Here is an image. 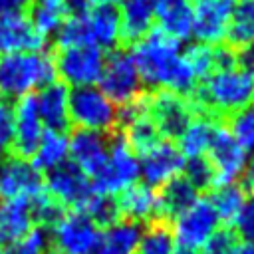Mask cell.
<instances>
[{
  "label": "cell",
  "instance_id": "39",
  "mask_svg": "<svg viewBox=\"0 0 254 254\" xmlns=\"http://www.w3.org/2000/svg\"><path fill=\"white\" fill-rule=\"evenodd\" d=\"M238 242V236L234 234L232 228L228 226H218L200 246L198 254H230V250L234 248V244Z\"/></svg>",
  "mask_w": 254,
  "mask_h": 254
},
{
  "label": "cell",
  "instance_id": "45",
  "mask_svg": "<svg viewBox=\"0 0 254 254\" xmlns=\"http://www.w3.org/2000/svg\"><path fill=\"white\" fill-rule=\"evenodd\" d=\"M173 254H198V248H189V246H181V244H175V250Z\"/></svg>",
  "mask_w": 254,
  "mask_h": 254
},
{
  "label": "cell",
  "instance_id": "16",
  "mask_svg": "<svg viewBox=\"0 0 254 254\" xmlns=\"http://www.w3.org/2000/svg\"><path fill=\"white\" fill-rule=\"evenodd\" d=\"M109 141L111 137L107 133L75 129L71 137H67V157L79 171L93 179L107 161Z\"/></svg>",
  "mask_w": 254,
  "mask_h": 254
},
{
  "label": "cell",
  "instance_id": "20",
  "mask_svg": "<svg viewBox=\"0 0 254 254\" xmlns=\"http://www.w3.org/2000/svg\"><path fill=\"white\" fill-rule=\"evenodd\" d=\"M117 214L123 220L153 222L157 220V190L145 183H133L113 196Z\"/></svg>",
  "mask_w": 254,
  "mask_h": 254
},
{
  "label": "cell",
  "instance_id": "1",
  "mask_svg": "<svg viewBox=\"0 0 254 254\" xmlns=\"http://www.w3.org/2000/svg\"><path fill=\"white\" fill-rule=\"evenodd\" d=\"M143 87L157 91L169 89L189 97L198 79L181 54V42L173 40L159 28H151L131 50Z\"/></svg>",
  "mask_w": 254,
  "mask_h": 254
},
{
  "label": "cell",
  "instance_id": "14",
  "mask_svg": "<svg viewBox=\"0 0 254 254\" xmlns=\"http://www.w3.org/2000/svg\"><path fill=\"white\" fill-rule=\"evenodd\" d=\"M185 161L187 159L183 157L179 147L173 141L163 139L159 145L139 157V177L145 185L159 189L167 181L183 175Z\"/></svg>",
  "mask_w": 254,
  "mask_h": 254
},
{
  "label": "cell",
  "instance_id": "18",
  "mask_svg": "<svg viewBox=\"0 0 254 254\" xmlns=\"http://www.w3.org/2000/svg\"><path fill=\"white\" fill-rule=\"evenodd\" d=\"M48 40L40 36L24 12L0 14V56L16 52H44Z\"/></svg>",
  "mask_w": 254,
  "mask_h": 254
},
{
  "label": "cell",
  "instance_id": "28",
  "mask_svg": "<svg viewBox=\"0 0 254 254\" xmlns=\"http://www.w3.org/2000/svg\"><path fill=\"white\" fill-rule=\"evenodd\" d=\"M24 14L28 16L32 28L48 40L65 20L67 4L65 0H30L24 8Z\"/></svg>",
  "mask_w": 254,
  "mask_h": 254
},
{
  "label": "cell",
  "instance_id": "6",
  "mask_svg": "<svg viewBox=\"0 0 254 254\" xmlns=\"http://www.w3.org/2000/svg\"><path fill=\"white\" fill-rule=\"evenodd\" d=\"M137 181H139V157L121 135L111 137L107 161L101 167V171L91 179L93 190L103 196H115Z\"/></svg>",
  "mask_w": 254,
  "mask_h": 254
},
{
  "label": "cell",
  "instance_id": "34",
  "mask_svg": "<svg viewBox=\"0 0 254 254\" xmlns=\"http://www.w3.org/2000/svg\"><path fill=\"white\" fill-rule=\"evenodd\" d=\"M228 131L246 153L254 155V105L228 115Z\"/></svg>",
  "mask_w": 254,
  "mask_h": 254
},
{
  "label": "cell",
  "instance_id": "21",
  "mask_svg": "<svg viewBox=\"0 0 254 254\" xmlns=\"http://www.w3.org/2000/svg\"><path fill=\"white\" fill-rule=\"evenodd\" d=\"M67 95L69 89L64 81H52L40 89L36 95L38 113L46 129L67 131L69 129V111H67Z\"/></svg>",
  "mask_w": 254,
  "mask_h": 254
},
{
  "label": "cell",
  "instance_id": "44",
  "mask_svg": "<svg viewBox=\"0 0 254 254\" xmlns=\"http://www.w3.org/2000/svg\"><path fill=\"white\" fill-rule=\"evenodd\" d=\"M230 254H254V242L238 240V242L234 244V248L230 250Z\"/></svg>",
  "mask_w": 254,
  "mask_h": 254
},
{
  "label": "cell",
  "instance_id": "29",
  "mask_svg": "<svg viewBox=\"0 0 254 254\" xmlns=\"http://www.w3.org/2000/svg\"><path fill=\"white\" fill-rule=\"evenodd\" d=\"M224 40L236 54L254 42V0H234Z\"/></svg>",
  "mask_w": 254,
  "mask_h": 254
},
{
  "label": "cell",
  "instance_id": "36",
  "mask_svg": "<svg viewBox=\"0 0 254 254\" xmlns=\"http://www.w3.org/2000/svg\"><path fill=\"white\" fill-rule=\"evenodd\" d=\"M183 177L198 192L200 190H210L212 187H216V177H214V171H212L210 163L206 161V157L187 159L185 161V169H183Z\"/></svg>",
  "mask_w": 254,
  "mask_h": 254
},
{
  "label": "cell",
  "instance_id": "17",
  "mask_svg": "<svg viewBox=\"0 0 254 254\" xmlns=\"http://www.w3.org/2000/svg\"><path fill=\"white\" fill-rule=\"evenodd\" d=\"M44 189V175L34 169L30 161L18 159L14 155H4L0 163V202L18 198V196H34Z\"/></svg>",
  "mask_w": 254,
  "mask_h": 254
},
{
  "label": "cell",
  "instance_id": "30",
  "mask_svg": "<svg viewBox=\"0 0 254 254\" xmlns=\"http://www.w3.org/2000/svg\"><path fill=\"white\" fill-rule=\"evenodd\" d=\"M64 161H67V135L64 131L44 129L38 149L30 163L40 173H48L54 167L62 165Z\"/></svg>",
  "mask_w": 254,
  "mask_h": 254
},
{
  "label": "cell",
  "instance_id": "12",
  "mask_svg": "<svg viewBox=\"0 0 254 254\" xmlns=\"http://www.w3.org/2000/svg\"><path fill=\"white\" fill-rule=\"evenodd\" d=\"M44 189L65 208L79 210L93 194L91 179L79 171L71 161H64L44 175Z\"/></svg>",
  "mask_w": 254,
  "mask_h": 254
},
{
  "label": "cell",
  "instance_id": "11",
  "mask_svg": "<svg viewBox=\"0 0 254 254\" xmlns=\"http://www.w3.org/2000/svg\"><path fill=\"white\" fill-rule=\"evenodd\" d=\"M12 111H14V133L8 155H14L24 161H32L44 133V123L38 113L36 95L34 93L20 95Z\"/></svg>",
  "mask_w": 254,
  "mask_h": 254
},
{
  "label": "cell",
  "instance_id": "32",
  "mask_svg": "<svg viewBox=\"0 0 254 254\" xmlns=\"http://www.w3.org/2000/svg\"><path fill=\"white\" fill-rule=\"evenodd\" d=\"M175 244L177 242L169 224L163 220H153L143 226L137 254H173Z\"/></svg>",
  "mask_w": 254,
  "mask_h": 254
},
{
  "label": "cell",
  "instance_id": "40",
  "mask_svg": "<svg viewBox=\"0 0 254 254\" xmlns=\"http://www.w3.org/2000/svg\"><path fill=\"white\" fill-rule=\"evenodd\" d=\"M234 234L240 236V240L254 242V198H246L242 210L234 218Z\"/></svg>",
  "mask_w": 254,
  "mask_h": 254
},
{
  "label": "cell",
  "instance_id": "10",
  "mask_svg": "<svg viewBox=\"0 0 254 254\" xmlns=\"http://www.w3.org/2000/svg\"><path fill=\"white\" fill-rule=\"evenodd\" d=\"M204 157L214 171L216 185L236 183L248 163V153L240 147V143L232 137L228 127L222 125L220 121L214 127V133Z\"/></svg>",
  "mask_w": 254,
  "mask_h": 254
},
{
  "label": "cell",
  "instance_id": "41",
  "mask_svg": "<svg viewBox=\"0 0 254 254\" xmlns=\"http://www.w3.org/2000/svg\"><path fill=\"white\" fill-rule=\"evenodd\" d=\"M14 133V111L12 105L0 99V157L8 155Z\"/></svg>",
  "mask_w": 254,
  "mask_h": 254
},
{
  "label": "cell",
  "instance_id": "19",
  "mask_svg": "<svg viewBox=\"0 0 254 254\" xmlns=\"http://www.w3.org/2000/svg\"><path fill=\"white\" fill-rule=\"evenodd\" d=\"M119 4V46L127 48L153 28L155 0H121Z\"/></svg>",
  "mask_w": 254,
  "mask_h": 254
},
{
  "label": "cell",
  "instance_id": "42",
  "mask_svg": "<svg viewBox=\"0 0 254 254\" xmlns=\"http://www.w3.org/2000/svg\"><path fill=\"white\" fill-rule=\"evenodd\" d=\"M238 179H240L238 185L244 189V192L254 194V159H248V163H246V167H244V171Z\"/></svg>",
  "mask_w": 254,
  "mask_h": 254
},
{
  "label": "cell",
  "instance_id": "5",
  "mask_svg": "<svg viewBox=\"0 0 254 254\" xmlns=\"http://www.w3.org/2000/svg\"><path fill=\"white\" fill-rule=\"evenodd\" d=\"M97 85L117 107H125L133 103L145 91L133 56L127 48L119 46L109 50Z\"/></svg>",
  "mask_w": 254,
  "mask_h": 254
},
{
  "label": "cell",
  "instance_id": "9",
  "mask_svg": "<svg viewBox=\"0 0 254 254\" xmlns=\"http://www.w3.org/2000/svg\"><path fill=\"white\" fill-rule=\"evenodd\" d=\"M145 111L157 125L161 137L167 141L177 139L183 133V129L189 125V121L194 117L189 97L179 95L169 89L147 91Z\"/></svg>",
  "mask_w": 254,
  "mask_h": 254
},
{
  "label": "cell",
  "instance_id": "22",
  "mask_svg": "<svg viewBox=\"0 0 254 254\" xmlns=\"http://www.w3.org/2000/svg\"><path fill=\"white\" fill-rule=\"evenodd\" d=\"M198 198V190L183 177H175L159 187L157 190V220L173 222Z\"/></svg>",
  "mask_w": 254,
  "mask_h": 254
},
{
  "label": "cell",
  "instance_id": "43",
  "mask_svg": "<svg viewBox=\"0 0 254 254\" xmlns=\"http://www.w3.org/2000/svg\"><path fill=\"white\" fill-rule=\"evenodd\" d=\"M238 64H240L246 71H250V73L254 75V42L248 44L246 48H242V50L238 52Z\"/></svg>",
  "mask_w": 254,
  "mask_h": 254
},
{
  "label": "cell",
  "instance_id": "2",
  "mask_svg": "<svg viewBox=\"0 0 254 254\" xmlns=\"http://www.w3.org/2000/svg\"><path fill=\"white\" fill-rule=\"evenodd\" d=\"M194 115L228 117L254 101V75L240 64L214 69L200 79L189 95Z\"/></svg>",
  "mask_w": 254,
  "mask_h": 254
},
{
  "label": "cell",
  "instance_id": "8",
  "mask_svg": "<svg viewBox=\"0 0 254 254\" xmlns=\"http://www.w3.org/2000/svg\"><path fill=\"white\" fill-rule=\"evenodd\" d=\"M99 226L79 210H67L50 228V250L58 254H93Z\"/></svg>",
  "mask_w": 254,
  "mask_h": 254
},
{
  "label": "cell",
  "instance_id": "13",
  "mask_svg": "<svg viewBox=\"0 0 254 254\" xmlns=\"http://www.w3.org/2000/svg\"><path fill=\"white\" fill-rule=\"evenodd\" d=\"M220 220L210 206L208 198H196L185 212H181L173 220V236L175 242L189 248H200L204 240L218 228Z\"/></svg>",
  "mask_w": 254,
  "mask_h": 254
},
{
  "label": "cell",
  "instance_id": "27",
  "mask_svg": "<svg viewBox=\"0 0 254 254\" xmlns=\"http://www.w3.org/2000/svg\"><path fill=\"white\" fill-rule=\"evenodd\" d=\"M216 123H218V119L206 117V115H194L189 121V125L183 129V133L177 137V143H175L185 159H194V157L206 155V149L210 145Z\"/></svg>",
  "mask_w": 254,
  "mask_h": 254
},
{
  "label": "cell",
  "instance_id": "4",
  "mask_svg": "<svg viewBox=\"0 0 254 254\" xmlns=\"http://www.w3.org/2000/svg\"><path fill=\"white\" fill-rule=\"evenodd\" d=\"M69 123L77 129L113 133L119 129V107L95 85L73 87L67 95Z\"/></svg>",
  "mask_w": 254,
  "mask_h": 254
},
{
  "label": "cell",
  "instance_id": "15",
  "mask_svg": "<svg viewBox=\"0 0 254 254\" xmlns=\"http://www.w3.org/2000/svg\"><path fill=\"white\" fill-rule=\"evenodd\" d=\"M234 0H196L192 6V30L200 44L218 46L224 42Z\"/></svg>",
  "mask_w": 254,
  "mask_h": 254
},
{
  "label": "cell",
  "instance_id": "37",
  "mask_svg": "<svg viewBox=\"0 0 254 254\" xmlns=\"http://www.w3.org/2000/svg\"><path fill=\"white\" fill-rule=\"evenodd\" d=\"M181 54H183L185 62L190 65V69L194 71L198 81L214 71V46H206V44L198 42V44L189 46Z\"/></svg>",
  "mask_w": 254,
  "mask_h": 254
},
{
  "label": "cell",
  "instance_id": "35",
  "mask_svg": "<svg viewBox=\"0 0 254 254\" xmlns=\"http://www.w3.org/2000/svg\"><path fill=\"white\" fill-rule=\"evenodd\" d=\"M79 212H83L87 218H91L99 228L119 220V214H117V206H115V198L113 196H103V194H97L93 190V194L83 202V206L79 208Z\"/></svg>",
  "mask_w": 254,
  "mask_h": 254
},
{
  "label": "cell",
  "instance_id": "26",
  "mask_svg": "<svg viewBox=\"0 0 254 254\" xmlns=\"http://www.w3.org/2000/svg\"><path fill=\"white\" fill-rule=\"evenodd\" d=\"M89 44L101 50L119 46V12L115 6H89L85 12Z\"/></svg>",
  "mask_w": 254,
  "mask_h": 254
},
{
  "label": "cell",
  "instance_id": "31",
  "mask_svg": "<svg viewBox=\"0 0 254 254\" xmlns=\"http://www.w3.org/2000/svg\"><path fill=\"white\" fill-rule=\"evenodd\" d=\"M208 202L224 224H232L246 202V192L238 183H222L210 189Z\"/></svg>",
  "mask_w": 254,
  "mask_h": 254
},
{
  "label": "cell",
  "instance_id": "33",
  "mask_svg": "<svg viewBox=\"0 0 254 254\" xmlns=\"http://www.w3.org/2000/svg\"><path fill=\"white\" fill-rule=\"evenodd\" d=\"M65 212L67 208L62 202H58L46 189L30 196V214L36 228H52Z\"/></svg>",
  "mask_w": 254,
  "mask_h": 254
},
{
  "label": "cell",
  "instance_id": "3",
  "mask_svg": "<svg viewBox=\"0 0 254 254\" xmlns=\"http://www.w3.org/2000/svg\"><path fill=\"white\" fill-rule=\"evenodd\" d=\"M56 81L52 54L16 52L0 56V95L20 97Z\"/></svg>",
  "mask_w": 254,
  "mask_h": 254
},
{
  "label": "cell",
  "instance_id": "7",
  "mask_svg": "<svg viewBox=\"0 0 254 254\" xmlns=\"http://www.w3.org/2000/svg\"><path fill=\"white\" fill-rule=\"evenodd\" d=\"M54 67L56 75L65 85L73 87H87L99 81L105 52L97 46H69V48H56L54 54Z\"/></svg>",
  "mask_w": 254,
  "mask_h": 254
},
{
  "label": "cell",
  "instance_id": "38",
  "mask_svg": "<svg viewBox=\"0 0 254 254\" xmlns=\"http://www.w3.org/2000/svg\"><path fill=\"white\" fill-rule=\"evenodd\" d=\"M50 242L42 228H32L22 240L6 246L0 254H48Z\"/></svg>",
  "mask_w": 254,
  "mask_h": 254
},
{
  "label": "cell",
  "instance_id": "24",
  "mask_svg": "<svg viewBox=\"0 0 254 254\" xmlns=\"http://www.w3.org/2000/svg\"><path fill=\"white\" fill-rule=\"evenodd\" d=\"M157 28L177 42L189 40L192 30V4L190 0H155Z\"/></svg>",
  "mask_w": 254,
  "mask_h": 254
},
{
  "label": "cell",
  "instance_id": "47",
  "mask_svg": "<svg viewBox=\"0 0 254 254\" xmlns=\"http://www.w3.org/2000/svg\"><path fill=\"white\" fill-rule=\"evenodd\" d=\"M48 254H58V252H54V250H48Z\"/></svg>",
  "mask_w": 254,
  "mask_h": 254
},
{
  "label": "cell",
  "instance_id": "46",
  "mask_svg": "<svg viewBox=\"0 0 254 254\" xmlns=\"http://www.w3.org/2000/svg\"><path fill=\"white\" fill-rule=\"evenodd\" d=\"M121 0H87L89 6H115Z\"/></svg>",
  "mask_w": 254,
  "mask_h": 254
},
{
  "label": "cell",
  "instance_id": "23",
  "mask_svg": "<svg viewBox=\"0 0 254 254\" xmlns=\"http://www.w3.org/2000/svg\"><path fill=\"white\" fill-rule=\"evenodd\" d=\"M143 224L119 218L99 228V238L93 254H137Z\"/></svg>",
  "mask_w": 254,
  "mask_h": 254
},
{
  "label": "cell",
  "instance_id": "25",
  "mask_svg": "<svg viewBox=\"0 0 254 254\" xmlns=\"http://www.w3.org/2000/svg\"><path fill=\"white\" fill-rule=\"evenodd\" d=\"M34 228L30 214V198L18 196L0 202V246L22 240Z\"/></svg>",
  "mask_w": 254,
  "mask_h": 254
},
{
  "label": "cell",
  "instance_id": "48",
  "mask_svg": "<svg viewBox=\"0 0 254 254\" xmlns=\"http://www.w3.org/2000/svg\"><path fill=\"white\" fill-rule=\"evenodd\" d=\"M0 252H2V250H0Z\"/></svg>",
  "mask_w": 254,
  "mask_h": 254
}]
</instances>
